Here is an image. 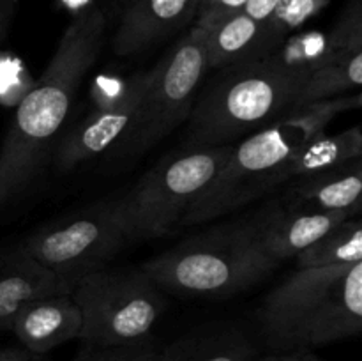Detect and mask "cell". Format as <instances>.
<instances>
[{"instance_id":"5bb4252c","label":"cell","mask_w":362,"mask_h":361,"mask_svg":"<svg viewBox=\"0 0 362 361\" xmlns=\"http://www.w3.org/2000/svg\"><path fill=\"white\" fill-rule=\"evenodd\" d=\"M71 292L67 280L39 264L21 246L0 250V329L13 328L18 311L30 301Z\"/></svg>"},{"instance_id":"e0dca14e","label":"cell","mask_w":362,"mask_h":361,"mask_svg":"<svg viewBox=\"0 0 362 361\" xmlns=\"http://www.w3.org/2000/svg\"><path fill=\"white\" fill-rule=\"evenodd\" d=\"M257 347L233 326H219L191 333L158 350L154 361H257Z\"/></svg>"},{"instance_id":"4fadbf2b","label":"cell","mask_w":362,"mask_h":361,"mask_svg":"<svg viewBox=\"0 0 362 361\" xmlns=\"http://www.w3.org/2000/svg\"><path fill=\"white\" fill-rule=\"evenodd\" d=\"M11 329L25 350L39 356L69 340L80 338V308L71 292L39 297L18 311Z\"/></svg>"},{"instance_id":"d6986e66","label":"cell","mask_w":362,"mask_h":361,"mask_svg":"<svg viewBox=\"0 0 362 361\" xmlns=\"http://www.w3.org/2000/svg\"><path fill=\"white\" fill-rule=\"evenodd\" d=\"M362 84V50H334L304 84L297 106L349 94Z\"/></svg>"},{"instance_id":"f1b7e54d","label":"cell","mask_w":362,"mask_h":361,"mask_svg":"<svg viewBox=\"0 0 362 361\" xmlns=\"http://www.w3.org/2000/svg\"><path fill=\"white\" fill-rule=\"evenodd\" d=\"M28 361H41V360H37V356H34V357H30V360Z\"/></svg>"},{"instance_id":"83f0119b","label":"cell","mask_w":362,"mask_h":361,"mask_svg":"<svg viewBox=\"0 0 362 361\" xmlns=\"http://www.w3.org/2000/svg\"><path fill=\"white\" fill-rule=\"evenodd\" d=\"M117 2H119V4H120V6H122V7H126V6H127V4H129V2H131V0H117Z\"/></svg>"},{"instance_id":"ba28073f","label":"cell","mask_w":362,"mask_h":361,"mask_svg":"<svg viewBox=\"0 0 362 361\" xmlns=\"http://www.w3.org/2000/svg\"><path fill=\"white\" fill-rule=\"evenodd\" d=\"M205 28L189 32L152 66V78L141 99L133 130L117 145L119 154L138 156L154 147L189 119L202 81L207 74Z\"/></svg>"},{"instance_id":"52a82bcc","label":"cell","mask_w":362,"mask_h":361,"mask_svg":"<svg viewBox=\"0 0 362 361\" xmlns=\"http://www.w3.org/2000/svg\"><path fill=\"white\" fill-rule=\"evenodd\" d=\"M80 308V338L88 347H120L147 340L165 310L159 287L138 271L98 269L71 282Z\"/></svg>"},{"instance_id":"9c48e42d","label":"cell","mask_w":362,"mask_h":361,"mask_svg":"<svg viewBox=\"0 0 362 361\" xmlns=\"http://www.w3.org/2000/svg\"><path fill=\"white\" fill-rule=\"evenodd\" d=\"M127 243L117 198H112L41 227L20 246L71 285L78 276L105 268Z\"/></svg>"},{"instance_id":"8fae6325","label":"cell","mask_w":362,"mask_h":361,"mask_svg":"<svg viewBox=\"0 0 362 361\" xmlns=\"http://www.w3.org/2000/svg\"><path fill=\"white\" fill-rule=\"evenodd\" d=\"M352 216L357 214L349 211H311L278 202L264 207L251 218L258 243L269 257L279 264L285 258L296 257L304 248Z\"/></svg>"},{"instance_id":"3957f363","label":"cell","mask_w":362,"mask_h":361,"mask_svg":"<svg viewBox=\"0 0 362 361\" xmlns=\"http://www.w3.org/2000/svg\"><path fill=\"white\" fill-rule=\"evenodd\" d=\"M260 326L274 353L313 350L359 335L362 260L297 269L267 294Z\"/></svg>"},{"instance_id":"30bf717a","label":"cell","mask_w":362,"mask_h":361,"mask_svg":"<svg viewBox=\"0 0 362 361\" xmlns=\"http://www.w3.org/2000/svg\"><path fill=\"white\" fill-rule=\"evenodd\" d=\"M152 78L151 69L127 78H99L105 94L76 126L62 134L53 151V165L60 172H69L80 163L117 147L133 130L141 99Z\"/></svg>"},{"instance_id":"ffe728a7","label":"cell","mask_w":362,"mask_h":361,"mask_svg":"<svg viewBox=\"0 0 362 361\" xmlns=\"http://www.w3.org/2000/svg\"><path fill=\"white\" fill-rule=\"evenodd\" d=\"M297 269L334 268L362 260V227L359 214L345 219L296 255Z\"/></svg>"},{"instance_id":"cb8c5ba5","label":"cell","mask_w":362,"mask_h":361,"mask_svg":"<svg viewBox=\"0 0 362 361\" xmlns=\"http://www.w3.org/2000/svg\"><path fill=\"white\" fill-rule=\"evenodd\" d=\"M276 4H278V0H247L243 11L255 20L265 21L272 14Z\"/></svg>"},{"instance_id":"d4e9b609","label":"cell","mask_w":362,"mask_h":361,"mask_svg":"<svg viewBox=\"0 0 362 361\" xmlns=\"http://www.w3.org/2000/svg\"><path fill=\"white\" fill-rule=\"evenodd\" d=\"M257 361H324L311 350H297V353H271L258 357Z\"/></svg>"},{"instance_id":"7c38bea8","label":"cell","mask_w":362,"mask_h":361,"mask_svg":"<svg viewBox=\"0 0 362 361\" xmlns=\"http://www.w3.org/2000/svg\"><path fill=\"white\" fill-rule=\"evenodd\" d=\"M202 0H131L113 35L117 55H133L161 41L197 14Z\"/></svg>"},{"instance_id":"44dd1931","label":"cell","mask_w":362,"mask_h":361,"mask_svg":"<svg viewBox=\"0 0 362 361\" xmlns=\"http://www.w3.org/2000/svg\"><path fill=\"white\" fill-rule=\"evenodd\" d=\"M331 0H278L271 16L265 20L276 39L283 41L286 34L320 13Z\"/></svg>"},{"instance_id":"4316f807","label":"cell","mask_w":362,"mask_h":361,"mask_svg":"<svg viewBox=\"0 0 362 361\" xmlns=\"http://www.w3.org/2000/svg\"><path fill=\"white\" fill-rule=\"evenodd\" d=\"M34 357L25 349H0V361H28Z\"/></svg>"},{"instance_id":"7402d4cb","label":"cell","mask_w":362,"mask_h":361,"mask_svg":"<svg viewBox=\"0 0 362 361\" xmlns=\"http://www.w3.org/2000/svg\"><path fill=\"white\" fill-rule=\"evenodd\" d=\"M158 349L148 340L120 347H88L73 361H154Z\"/></svg>"},{"instance_id":"484cf974","label":"cell","mask_w":362,"mask_h":361,"mask_svg":"<svg viewBox=\"0 0 362 361\" xmlns=\"http://www.w3.org/2000/svg\"><path fill=\"white\" fill-rule=\"evenodd\" d=\"M16 2L18 0H0V41L9 30L14 9H16Z\"/></svg>"},{"instance_id":"9a60e30c","label":"cell","mask_w":362,"mask_h":361,"mask_svg":"<svg viewBox=\"0 0 362 361\" xmlns=\"http://www.w3.org/2000/svg\"><path fill=\"white\" fill-rule=\"evenodd\" d=\"M281 204L311 211L361 212L362 161L361 158L320 172L293 179Z\"/></svg>"},{"instance_id":"7a4b0ae2","label":"cell","mask_w":362,"mask_h":361,"mask_svg":"<svg viewBox=\"0 0 362 361\" xmlns=\"http://www.w3.org/2000/svg\"><path fill=\"white\" fill-rule=\"evenodd\" d=\"M361 94L339 96L296 106L262 130L233 144L223 168L193 202L179 227L200 225L230 214L286 183L285 166L293 152L325 133L339 113L361 108Z\"/></svg>"},{"instance_id":"603a6c76","label":"cell","mask_w":362,"mask_h":361,"mask_svg":"<svg viewBox=\"0 0 362 361\" xmlns=\"http://www.w3.org/2000/svg\"><path fill=\"white\" fill-rule=\"evenodd\" d=\"M246 2L247 0H202L200 7L197 11L194 25L209 30V28L218 25L225 18L243 11Z\"/></svg>"},{"instance_id":"6da1fadb","label":"cell","mask_w":362,"mask_h":361,"mask_svg":"<svg viewBox=\"0 0 362 361\" xmlns=\"http://www.w3.org/2000/svg\"><path fill=\"white\" fill-rule=\"evenodd\" d=\"M106 27L101 7L88 6L74 14L45 73L18 103L0 149V211L41 180L78 88L101 53Z\"/></svg>"},{"instance_id":"277c9868","label":"cell","mask_w":362,"mask_h":361,"mask_svg":"<svg viewBox=\"0 0 362 361\" xmlns=\"http://www.w3.org/2000/svg\"><path fill=\"white\" fill-rule=\"evenodd\" d=\"M308 74L274 52L223 67V74L197 96L189 113V145H233L297 106Z\"/></svg>"},{"instance_id":"ac0fdd59","label":"cell","mask_w":362,"mask_h":361,"mask_svg":"<svg viewBox=\"0 0 362 361\" xmlns=\"http://www.w3.org/2000/svg\"><path fill=\"white\" fill-rule=\"evenodd\" d=\"M362 154V133L359 126L336 134L322 133L300 145L285 166L286 180L310 176L341 163L352 161Z\"/></svg>"},{"instance_id":"5b68a950","label":"cell","mask_w":362,"mask_h":361,"mask_svg":"<svg viewBox=\"0 0 362 361\" xmlns=\"http://www.w3.org/2000/svg\"><path fill=\"white\" fill-rule=\"evenodd\" d=\"M278 265L258 243L250 216L189 237L140 269L159 289L226 297L253 287Z\"/></svg>"},{"instance_id":"8992f818","label":"cell","mask_w":362,"mask_h":361,"mask_svg":"<svg viewBox=\"0 0 362 361\" xmlns=\"http://www.w3.org/2000/svg\"><path fill=\"white\" fill-rule=\"evenodd\" d=\"M233 145L193 147L159 159L126 195L117 197L127 239H159L179 227L193 202L214 180Z\"/></svg>"},{"instance_id":"2e32d148","label":"cell","mask_w":362,"mask_h":361,"mask_svg":"<svg viewBox=\"0 0 362 361\" xmlns=\"http://www.w3.org/2000/svg\"><path fill=\"white\" fill-rule=\"evenodd\" d=\"M265 21L247 16L244 11L232 14L205 30V53L209 69L260 59L279 45Z\"/></svg>"}]
</instances>
